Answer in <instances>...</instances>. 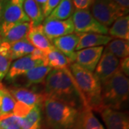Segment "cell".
<instances>
[{"label":"cell","instance_id":"1","mask_svg":"<svg viewBox=\"0 0 129 129\" xmlns=\"http://www.w3.org/2000/svg\"><path fill=\"white\" fill-rule=\"evenodd\" d=\"M45 97L52 98L76 107L78 101L84 106V100L70 69L52 70L44 81Z\"/></svg>","mask_w":129,"mask_h":129},{"label":"cell","instance_id":"2","mask_svg":"<svg viewBox=\"0 0 129 129\" xmlns=\"http://www.w3.org/2000/svg\"><path fill=\"white\" fill-rule=\"evenodd\" d=\"M71 73L84 100V106L97 112L102 108L101 84L93 72L73 62L70 66Z\"/></svg>","mask_w":129,"mask_h":129},{"label":"cell","instance_id":"3","mask_svg":"<svg viewBox=\"0 0 129 129\" xmlns=\"http://www.w3.org/2000/svg\"><path fill=\"white\" fill-rule=\"evenodd\" d=\"M47 123L52 129H73L79 113L75 106L44 96L42 102Z\"/></svg>","mask_w":129,"mask_h":129},{"label":"cell","instance_id":"4","mask_svg":"<svg viewBox=\"0 0 129 129\" xmlns=\"http://www.w3.org/2000/svg\"><path fill=\"white\" fill-rule=\"evenodd\" d=\"M128 78L119 69L101 83L102 108L118 110L128 100Z\"/></svg>","mask_w":129,"mask_h":129},{"label":"cell","instance_id":"5","mask_svg":"<svg viewBox=\"0 0 129 129\" xmlns=\"http://www.w3.org/2000/svg\"><path fill=\"white\" fill-rule=\"evenodd\" d=\"M90 12L98 22L106 27L111 26L117 19L128 14V9L121 7L113 0H95Z\"/></svg>","mask_w":129,"mask_h":129},{"label":"cell","instance_id":"6","mask_svg":"<svg viewBox=\"0 0 129 129\" xmlns=\"http://www.w3.org/2000/svg\"><path fill=\"white\" fill-rule=\"evenodd\" d=\"M44 64L46 65L45 52L35 48L32 54L15 60L11 64L5 78L8 81H13L19 77L23 76L32 68Z\"/></svg>","mask_w":129,"mask_h":129},{"label":"cell","instance_id":"7","mask_svg":"<svg viewBox=\"0 0 129 129\" xmlns=\"http://www.w3.org/2000/svg\"><path fill=\"white\" fill-rule=\"evenodd\" d=\"M71 18L76 34L97 33L107 35L108 33V28L98 22L90 9H75Z\"/></svg>","mask_w":129,"mask_h":129},{"label":"cell","instance_id":"8","mask_svg":"<svg viewBox=\"0 0 129 129\" xmlns=\"http://www.w3.org/2000/svg\"><path fill=\"white\" fill-rule=\"evenodd\" d=\"M24 0H9L6 2L0 24V36L18 24L29 22L23 9Z\"/></svg>","mask_w":129,"mask_h":129},{"label":"cell","instance_id":"9","mask_svg":"<svg viewBox=\"0 0 129 129\" xmlns=\"http://www.w3.org/2000/svg\"><path fill=\"white\" fill-rule=\"evenodd\" d=\"M120 60L105 48L100 60L94 70V75L100 81L101 84L104 83L115 73L118 69Z\"/></svg>","mask_w":129,"mask_h":129},{"label":"cell","instance_id":"10","mask_svg":"<svg viewBox=\"0 0 129 129\" xmlns=\"http://www.w3.org/2000/svg\"><path fill=\"white\" fill-rule=\"evenodd\" d=\"M43 32L52 42L54 39L75 32L72 18L65 20H50L42 24Z\"/></svg>","mask_w":129,"mask_h":129},{"label":"cell","instance_id":"11","mask_svg":"<svg viewBox=\"0 0 129 129\" xmlns=\"http://www.w3.org/2000/svg\"><path fill=\"white\" fill-rule=\"evenodd\" d=\"M103 50V46H101L84 48L76 51L75 62L85 69L94 72Z\"/></svg>","mask_w":129,"mask_h":129},{"label":"cell","instance_id":"12","mask_svg":"<svg viewBox=\"0 0 129 129\" xmlns=\"http://www.w3.org/2000/svg\"><path fill=\"white\" fill-rule=\"evenodd\" d=\"M98 112L107 129H129L128 116L126 113L108 108H102Z\"/></svg>","mask_w":129,"mask_h":129},{"label":"cell","instance_id":"13","mask_svg":"<svg viewBox=\"0 0 129 129\" xmlns=\"http://www.w3.org/2000/svg\"><path fill=\"white\" fill-rule=\"evenodd\" d=\"M78 40V35L76 33H72L54 39L52 41V44L73 63L75 62V49Z\"/></svg>","mask_w":129,"mask_h":129},{"label":"cell","instance_id":"14","mask_svg":"<svg viewBox=\"0 0 129 129\" xmlns=\"http://www.w3.org/2000/svg\"><path fill=\"white\" fill-rule=\"evenodd\" d=\"M9 90L17 101L23 103L28 106H41L44 101L42 93H37L27 88L15 87Z\"/></svg>","mask_w":129,"mask_h":129},{"label":"cell","instance_id":"15","mask_svg":"<svg viewBox=\"0 0 129 129\" xmlns=\"http://www.w3.org/2000/svg\"><path fill=\"white\" fill-rule=\"evenodd\" d=\"M78 35L79 40L75 51L88 47L104 46L113 40L109 35L97 33H83Z\"/></svg>","mask_w":129,"mask_h":129},{"label":"cell","instance_id":"16","mask_svg":"<svg viewBox=\"0 0 129 129\" xmlns=\"http://www.w3.org/2000/svg\"><path fill=\"white\" fill-rule=\"evenodd\" d=\"M73 129H105L101 122L93 114L92 111L83 107L77 117Z\"/></svg>","mask_w":129,"mask_h":129},{"label":"cell","instance_id":"17","mask_svg":"<svg viewBox=\"0 0 129 129\" xmlns=\"http://www.w3.org/2000/svg\"><path fill=\"white\" fill-rule=\"evenodd\" d=\"M27 39L36 49L43 52H46L54 47L43 32L42 24L32 27L28 32Z\"/></svg>","mask_w":129,"mask_h":129},{"label":"cell","instance_id":"18","mask_svg":"<svg viewBox=\"0 0 129 129\" xmlns=\"http://www.w3.org/2000/svg\"><path fill=\"white\" fill-rule=\"evenodd\" d=\"M45 64L52 70H66L70 69V66L72 63L66 56L55 47L45 52Z\"/></svg>","mask_w":129,"mask_h":129},{"label":"cell","instance_id":"19","mask_svg":"<svg viewBox=\"0 0 129 129\" xmlns=\"http://www.w3.org/2000/svg\"><path fill=\"white\" fill-rule=\"evenodd\" d=\"M32 25L29 22L14 25L0 36L2 42L12 44L27 38V35Z\"/></svg>","mask_w":129,"mask_h":129},{"label":"cell","instance_id":"20","mask_svg":"<svg viewBox=\"0 0 129 129\" xmlns=\"http://www.w3.org/2000/svg\"><path fill=\"white\" fill-rule=\"evenodd\" d=\"M23 9L32 27H37L43 23L45 17L42 9L35 0H24Z\"/></svg>","mask_w":129,"mask_h":129},{"label":"cell","instance_id":"21","mask_svg":"<svg viewBox=\"0 0 129 129\" xmlns=\"http://www.w3.org/2000/svg\"><path fill=\"white\" fill-rule=\"evenodd\" d=\"M75 11L73 0H61L48 17L45 18L44 22L50 20H65L70 18Z\"/></svg>","mask_w":129,"mask_h":129},{"label":"cell","instance_id":"22","mask_svg":"<svg viewBox=\"0 0 129 129\" xmlns=\"http://www.w3.org/2000/svg\"><path fill=\"white\" fill-rule=\"evenodd\" d=\"M111 37L115 39L129 40V17L125 15L117 19L108 29V33Z\"/></svg>","mask_w":129,"mask_h":129},{"label":"cell","instance_id":"23","mask_svg":"<svg viewBox=\"0 0 129 129\" xmlns=\"http://www.w3.org/2000/svg\"><path fill=\"white\" fill-rule=\"evenodd\" d=\"M52 69L47 65H40L28 71L23 76L25 78V85L29 87L34 85L43 83L45 80L48 73Z\"/></svg>","mask_w":129,"mask_h":129},{"label":"cell","instance_id":"24","mask_svg":"<svg viewBox=\"0 0 129 129\" xmlns=\"http://www.w3.org/2000/svg\"><path fill=\"white\" fill-rule=\"evenodd\" d=\"M9 45L11 57L12 60H16L24 56L29 55L35 50V47L29 42L27 38Z\"/></svg>","mask_w":129,"mask_h":129},{"label":"cell","instance_id":"25","mask_svg":"<svg viewBox=\"0 0 129 129\" xmlns=\"http://www.w3.org/2000/svg\"><path fill=\"white\" fill-rule=\"evenodd\" d=\"M16 102L9 90L0 83V116L13 113Z\"/></svg>","mask_w":129,"mask_h":129},{"label":"cell","instance_id":"26","mask_svg":"<svg viewBox=\"0 0 129 129\" xmlns=\"http://www.w3.org/2000/svg\"><path fill=\"white\" fill-rule=\"evenodd\" d=\"M20 118L22 129H40V106H35L27 115Z\"/></svg>","mask_w":129,"mask_h":129},{"label":"cell","instance_id":"27","mask_svg":"<svg viewBox=\"0 0 129 129\" xmlns=\"http://www.w3.org/2000/svg\"><path fill=\"white\" fill-rule=\"evenodd\" d=\"M106 48L120 60L128 57L129 55V42L128 40L113 39L106 45Z\"/></svg>","mask_w":129,"mask_h":129},{"label":"cell","instance_id":"28","mask_svg":"<svg viewBox=\"0 0 129 129\" xmlns=\"http://www.w3.org/2000/svg\"><path fill=\"white\" fill-rule=\"evenodd\" d=\"M12 61L10 45L2 42L0 43V83L8 73Z\"/></svg>","mask_w":129,"mask_h":129},{"label":"cell","instance_id":"29","mask_svg":"<svg viewBox=\"0 0 129 129\" xmlns=\"http://www.w3.org/2000/svg\"><path fill=\"white\" fill-rule=\"evenodd\" d=\"M0 126L2 129H22L21 118L13 113L0 116Z\"/></svg>","mask_w":129,"mask_h":129},{"label":"cell","instance_id":"30","mask_svg":"<svg viewBox=\"0 0 129 129\" xmlns=\"http://www.w3.org/2000/svg\"><path fill=\"white\" fill-rule=\"evenodd\" d=\"M34 106H28L23 103L17 101L13 110V114L19 118H22L31 111V109Z\"/></svg>","mask_w":129,"mask_h":129},{"label":"cell","instance_id":"31","mask_svg":"<svg viewBox=\"0 0 129 129\" xmlns=\"http://www.w3.org/2000/svg\"><path fill=\"white\" fill-rule=\"evenodd\" d=\"M60 2L61 0H47L44 8L42 9L45 18H46L47 17L50 15V14L53 11V9L60 4Z\"/></svg>","mask_w":129,"mask_h":129},{"label":"cell","instance_id":"32","mask_svg":"<svg viewBox=\"0 0 129 129\" xmlns=\"http://www.w3.org/2000/svg\"><path fill=\"white\" fill-rule=\"evenodd\" d=\"M95 0H73L74 7L76 9H89Z\"/></svg>","mask_w":129,"mask_h":129},{"label":"cell","instance_id":"33","mask_svg":"<svg viewBox=\"0 0 129 129\" xmlns=\"http://www.w3.org/2000/svg\"><path fill=\"white\" fill-rule=\"evenodd\" d=\"M118 69L124 74L126 77L129 75V57H125L120 60Z\"/></svg>","mask_w":129,"mask_h":129},{"label":"cell","instance_id":"34","mask_svg":"<svg viewBox=\"0 0 129 129\" xmlns=\"http://www.w3.org/2000/svg\"><path fill=\"white\" fill-rule=\"evenodd\" d=\"M117 5L124 9H128L129 8V0H113Z\"/></svg>","mask_w":129,"mask_h":129},{"label":"cell","instance_id":"35","mask_svg":"<svg viewBox=\"0 0 129 129\" xmlns=\"http://www.w3.org/2000/svg\"><path fill=\"white\" fill-rule=\"evenodd\" d=\"M5 4H6V2L5 0H0V24H1V21L2 18V14H3L4 9H5Z\"/></svg>","mask_w":129,"mask_h":129},{"label":"cell","instance_id":"36","mask_svg":"<svg viewBox=\"0 0 129 129\" xmlns=\"http://www.w3.org/2000/svg\"><path fill=\"white\" fill-rule=\"evenodd\" d=\"M36 1V2H37L38 5L40 6V7L42 8V9L44 8V7H45V5L47 3V0H35Z\"/></svg>","mask_w":129,"mask_h":129},{"label":"cell","instance_id":"37","mask_svg":"<svg viewBox=\"0 0 129 129\" xmlns=\"http://www.w3.org/2000/svg\"><path fill=\"white\" fill-rule=\"evenodd\" d=\"M2 42V40H1V37H0V43Z\"/></svg>","mask_w":129,"mask_h":129},{"label":"cell","instance_id":"38","mask_svg":"<svg viewBox=\"0 0 129 129\" xmlns=\"http://www.w3.org/2000/svg\"><path fill=\"white\" fill-rule=\"evenodd\" d=\"M5 1L7 2H8V1H9V0H5Z\"/></svg>","mask_w":129,"mask_h":129},{"label":"cell","instance_id":"39","mask_svg":"<svg viewBox=\"0 0 129 129\" xmlns=\"http://www.w3.org/2000/svg\"><path fill=\"white\" fill-rule=\"evenodd\" d=\"M0 129H2V128H1V126H0Z\"/></svg>","mask_w":129,"mask_h":129}]
</instances>
